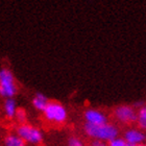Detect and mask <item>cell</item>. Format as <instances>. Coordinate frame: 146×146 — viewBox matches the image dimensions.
<instances>
[{
    "mask_svg": "<svg viewBox=\"0 0 146 146\" xmlns=\"http://www.w3.org/2000/svg\"><path fill=\"white\" fill-rule=\"evenodd\" d=\"M123 138L131 146H139L146 141V133L139 127H128L123 133Z\"/></svg>",
    "mask_w": 146,
    "mask_h": 146,
    "instance_id": "cell-7",
    "label": "cell"
},
{
    "mask_svg": "<svg viewBox=\"0 0 146 146\" xmlns=\"http://www.w3.org/2000/svg\"><path fill=\"white\" fill-rule=\"evenodd\" d=\"M15 117H16V119H17V121L20 123V125L25 124L24 122H25V120H26V112H25L24 110L19 109L18 111H17V113H16Z\"/></svg>",
    "mask_w": 146,
    "mask_h": 146,
    "instance_id": "cell-14",
    "label": "cell"
},
{
    "mask_svg": "<svg viewBox=\"0 0 146 146\" xmlns=\"http://www.w3.org/2000/svg\"><path fill=\"white\" fill-rule=\"evenodd\" d=\"M84 131L89 138L100 142H111L119 137V128L114 123H104L101 125H91L85 123Z\"/></svg>",
    "mask_w": 146,
    "mask_h": 146,
    "instance_id": "cell-1",
    "label": "cell"
},
{
    "mask_svg": "<svg viewBox=\"0 0 146 146\" xmlns=\"http://www.w3.org/2000/svg\"><path fill=\"white\" fill-rule=\"evenodd\" d=\"M67 146H86V144L80 138L72 136V137H70L68 139Z\"/></svg>",
    "mask_w": 146,
    "mask_h": 146,
    "instance_id": "cell-12",
    "label": "cell"
},
{
    "mask_svg": "<svg viewBox=\"0 0 146 146\" xmlns=\"http://www.w3.org/2000/svg\"><path fill=\"white\" fill-rule=\"evenodd\" d=\"M139 146H146L145 144H142V145H139Z\"/></svg>",
    "mask_w": 146,
    "mask_h": 146,
    "instance_id": "cell-16",
    "label": "cell"
},
{
    "mask_svg": "<svg viewBox=\"0 0 146 146\" xmlns=\"http://www.w3.org/2000/svg\"><path fill=\"white\" fill-rule=\"evenodd\" d=\"M17 93V86L15 84V78L13 73L3 68L0 70V96L7 98H13Z\"/></svg>",
    "mask_w": 146,
    "mask_h": 146,
    "instance_id": "cell-4",
    "label": "cell"
},
{
    "mask_svg": "<svg viewBox=\"0 0 146 146\" xmlns=\"http://www.w3.org/2000/svg\"><path fill=\"white\" fill-rule=\"evenodd\" d=\"M104 142H100V141H96V140H93L91 142V145L90 146H104Z\"/></svg>",
    "mask_w": 146,
    "mask_h": 146,
    "instance_id": "cell-15",
    "label": "cell"
},
{
    "mask_svg": "<svg viewBox=\"0 0 146 146\" xmlns=\"http://www.w3.org/2000/svg\"><path fill=\"white\" fill-rule=\"evenodd\" d=\"M138 127L142 131H146V104L142 106L140 109H138L137 113V122Z\"/></svg>",
    "mask_w": 146,
    "mask_h": 146,
    "instance_id": "cell-11",
    "label": "cell"
},
{
    "mask_svg": "<svg viewBox=\"0 0 146 146\" xmlns=\"http://www.w3.org/2000/svg\"><path fill=\"white\" fill-rule=\"evenodd\" d=\"M3 110H4V114L7 118L12 119L16 116V113L18 111L17 106H16V101L13 98H7L4 101L3 104Z\"/></svg>",
    "mask_w": 146,
    "mask_h": 146,
    "instance_id": "cell-8",
    "label": "cell"
},
{
    "mask_svg": "<svg viewBox=\"0 0 146 146\" xmlns=\"http://www.w3.org/2000/svg\"><path fill=\"white\" fill-rule=\"evenodd\" d=\"M43 113L47 121L56 125L65 123L68 118V112L66 108L56 101H50Z\"/></svg>",
    "mask_w": 146,
    "mask_h": 146,
    "instance_id": "cell-2",
    "label": "cell"
},
{
    "mask_svg": "<svg viewBox=\"0 0 146 146\" xmlns=\"http://www.w3.org/2000/svg\"><path fill=\"white\" fill-rule=\"evenodd\" d=\"M17 135L25 142L31 144H39L43 140L42 131L29 124H21L17 128Z\"/></svg>",
    "mask_w": 146,
    "mask_h": 146,
    "instance_id": "cell-5",
    "label": "cell"
},
{
    "mask_svg": "<svg viewBox=\"0 0 146 146\" xmlns=\"http://www.w3.org/2000/svg\"><path fill=\"white\" fill-rule=\"evenodd\" d=\"M84 119L87 124L91 125H101L108 123V115L104 112L95 108L87 109L84 113Z\"/></svg>",
    "mask_w": 146,
    "mask_h": 146,
    "instance_id": "cell-6",
    "label": "cell"
},
{
    "mask_svg": "<svg viewBox=\"0 0 146 146\" xmlns=\"http://www.w3.org/2000/svg\"><path fill=\"white\" fill-rule=\"evenodd\" d=\"M25 142L18 135H9L4 139V145L5 146H25Z\"/></svg>",
    "mask_w": 146,
    "mask_h": 146,
    "instance_id": "cell-10",
    "label": "cell"
},
{
    "mask_svg": "<svg viewBox=\"0 0 146 146\" xmlns=\"http://www.w3.org/2000/svg\"><path fill=\"white\" fill-rule=\"evenodd\" d=\"M49 102L50 101H48V98L41 93H38L33 99V104H34L35 109L38 111H42V112H44V110L47 108Z\"/></svg>",
    "mask_w": 146,
    "mask_h": 146,
    "instance_id": "cell-9",
    "label": "cell"
},
{
    "mask_svg": "<svg viewBox=\"0 0 146 146\" xmlns=\"http://www.w3.org/2000/svg\"><path fill=\"white\" fill-rule=\"evenodd\" d=\"M108 146H131V144H128L123 137H117L111 142H109Z\"/></svg>",
    "mask_w": 146,
    "mask_h": 146,
    "instance_id": "cell-13",
    "label": "cell"
},
{
    "mask_svg": "<svg viewBox=\"0 0 146 146\" xmlns=\"http://www.w3.org/2000/svg\"><path fill=\"white\" fill-rule=\"evenodd\" d=\"M104 146H108V145H106V144H104Z\"/></svg>",
    "mask_w": 146,
    "mask_h": 146,
    "instance_id": "cell-17",
    "label": "cell"
},
{
    "mask_svg": "<svg viewBox=\"0 0 146 146\" xmlns=\"http://www.w3.org/2000/svg\"><path fill=\"white\" fill-rule=\"evenodd\" d=\"M138 111L134 106L129 104H120L114 109L113 117L119 124L131 125L137 122Z\"/></svg>",
    "mask_w": 146,
    "mask_h": 146,
    "instance_id": "cell-3",
    "label": "cell"
}]
</instances>
